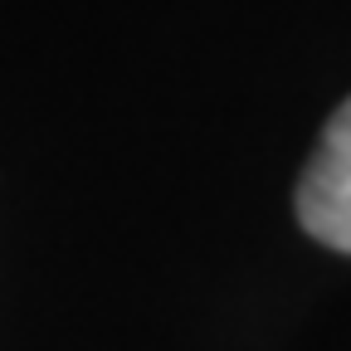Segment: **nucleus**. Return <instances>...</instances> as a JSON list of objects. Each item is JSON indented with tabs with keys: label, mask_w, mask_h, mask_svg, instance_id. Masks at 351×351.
<instances>
[{
	"label": "nucleus",
	"mask_w": 351,
	"mask_h": 351,
	"mask_svg": "<svg viewBox=\"0 0 351 351\" xmlns=\"http://www.w3.org/2000/svg\"><path fill=\"white\" fill-rule=\"evenodd\" d=\"M298 225L317 244L351 254V98L327 117L298 181Z\"/></svg>",
	"instance_id": "f257e3e1"
}]
</instances>
